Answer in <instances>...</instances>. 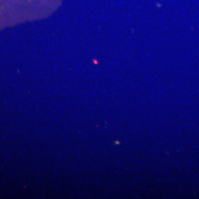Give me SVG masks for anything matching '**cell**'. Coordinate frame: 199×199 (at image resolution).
<instances>
[{
    "instance_id": "cell-1",
    "label": "cell",
    "mask_w": 199,
    "mask_h": 199,
    "mask_svg": "<svg viewBox=\"0 0 199 199\" xmlns=\"http://www.w3.org/2000/svg\"><path fill=\"white\" fill-rule=\"evenodd\" d=\"M61 0H0V30L49 16Z\"/></svg>"
}]
</instances>
